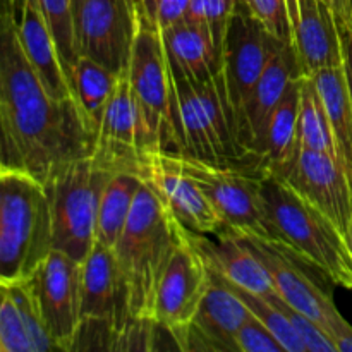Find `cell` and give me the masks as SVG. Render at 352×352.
<instances>
[{
  "mask_svg": "<svg viewBox=\"0 0 352 352\" xmlns=\"http://www.w3.org/2000/svg\"><path fill=\"white\" fill-rule=\"evenodd\" d=\"M58 351L26 282H0V352Z\"/></svg>",
  "mask_w": 352,
  "mask_h": 352,
  "instance_id": "603a6c76",
  "label": "cell"
},
{
  "mask_svg": "<svg viewBox=\"0 0 352 352\" xmlns=\"http://www.w3.org/2000/svg\"><path fill=\"white\" fill-rule=\"evenodd\" d=\"M261 198L270 239L333 284L352 289L351 251L336 223L274 175H261Z\"/></svg>",
  "mask_w": 352,
  "mask_h": 352,
  "instance_id": "3957f363",
  "label": "cell"
},
{
  "mask_svg": "<svg viewBox=\"0 0 352 352\" xmlns=\"http://www.w3.org/2000/svg\"><path fill=\"white\" fill-rule=\"evenodd\" d=\"M186 230L153 191L141 184L126 229L113 248L134 318L151 320L158 284Z\"/></svg>",
  "mask_w": 352,
  "mask_h": 352,
  "instance_id": "7a4b0ae2",
  "label": "cell"
},
{
  "mask_svg": "<svg viewBox=\"0 0 352 352\" xmlns=\"http://www.w3.org/2000/svg\"><path fill=\"white\" fill-rule=\"evenodd\" d=\"M234 351L239 352H285L274 333L253 315L244 322L234 337Z\"/></svg>",
  "mask_w": 352,
  "mask_h": 352,
  "instance_id": "836d02e7",
  "label": "cell"
},
{
  "mask_svg": "<svg viewBox=\"0 0 352 352\" xmlns=\"http://www.w3.org/2000/svg\"><path fill=\"white\" fill-rule=\"evenodd\" d=\"M289 43L294 48L302 76L323 67L342 65L336 14L325 0H285Z\"/></svg>",
  "mask_w": 352,
  "mask_h": 352,
  "instance_id": "d6986e66",
  "label": "cell"
},
{
  "mask_svg": "<svg viewBox=\"0 0 352 352\" xmlns=\"http://www.w3.org/2000/svg\"><path fill=\"white\" fill-rule=\"evenodd\" d=\"M96 134L78 102H58L24 52L12 2L0 0V168L47 182L93 153Z\"/></svg>",
  "mask_w": 352,
  "mask_h": 352,
  "instance_id": "6da1fadb",
  "label": "cell"
},
{
  "mask_svg": "<svg viewBox=\"0 0 352 352\" xmlns=\"http://www.w3.org/2000/svg\"><path fill=\"white\" fill-rule=\"evenodd\" d=\"M285 43L289 41L272 34L260 21L254 19L246 6L237 3L229 21L226 40H223L222 69L220 71H222L227 98L232 107L234 116H236L237 138H239L243 150L244 113H246L248 100L274 55Z\"/></svg>",
  "mask_w": 352,
  "mask_h": 352,
  "instance_id": "30bf717a",
  "label": "cell"
},
{
  "mask_svg": "<svg viewBox=\"0 0 352 352\" xmlns=\"http://www.w3.org/2000/svg\"><path fill=\"white\" fill-rule=\"evenodd\" d=\"M119 72L88 57H78L69 69V82L79 109L93 131L98 129L103 110L116 89Z\"/></svg>",
  "mask_w": 352,
  "mask_h": 352,
  "instance_id": "4316f807",
  "label": "cell"
},
{
  "mask_svg": "<svg viewBox=\"0 0 352 352\" xmlns=\"http://www.w3.org/2000/svg\"><path fill=\"white\" fill-rule=\"evenodd\" d=\"M332 7L337 17H346L349 14V0H325Z\"/></svg>",
  "mask_w": 352,
  "mask_h": 352,
  "instance_id": "74e56055",
  "label": "cell"
},
{
  "mask_svg": "<svg viewBox=\"0 0 352 352\" xmlns=\"http://www.w3.org/2000/svg\"><path fill=\"white\" fill-rule=\"evenodd\" d=\"M344 237H346V243H347V248H349V251H351V256H352V220H351L349 227H347L346 234H344Z\"/></svg>",
  "mask_w": 352,
  "mask_h": 352,
  "instance_id": "f35d334b",
  "label": "cell"
},
{
  "mask_svg": "<svg viewBox=\"0 0 352 352\" xmlns=\"http://www.w3.org/2000/svg\"><path fill=\"white\" fill-rule=\"evenodd\" d=\"M54 250L50 198L45 182L0 168V282H24Z\"/></svg>",
  "mask_w": 352,
  "mask_h": 352,
  "instance_id": "277c9868",
  "label": "cell"
},
{
  "mask_svg": "<svg viewBox=\"0 0 352 352\" xmlns=\"http://www.w3.org/2000/svg\"><path fill=\"white\" fill-rule=\"evenodd\" d=\"M237 3H239L237 0H191L188 9V19L208 28L219 47L222 48L229 21Z\"/></svg>",
  "mask_w": 352,
  "mask_h": 352,
  "instance_id": "d6a6232c",
  "label": "cell"
},
{
  "mask_svg": "<svg viewBox=\"0 0 352 352\" xmlns=\"http://www.w3.org/2000/svg\"><path fill=\"white\" fill-rule=\"evenodd\" d=\"M244 6L253 14L254 19L260 21L272 34L289 41V19L285 0H246Z\"/></svg>",
  "mask_w": 352,
  "mask_h": 352,
  "instance_id": "e575fe53",
  "label": "cell"
},
{
  "mask_svg": "<svg viewBox=\"0 0 352 352\" xmlns=\"http://www.w3.org/2000/svg\"><path fill=\"white\" fill-rule=\"evenodd\" d=\"M81 313L85 320H100L110 327L112 351H117L124 330L134 318L117 263L116 250L95 243L81 268Z\"/></svg>",
  "mask_w": 352,
  "mask_h": 352,
  "instance_id": "e0dca14e",
  "label": "cell"
},
{
  "mask_svg": "<svg viewBox=\"0 0 352 352\" xmlns=\"http://www.w3.org/2000/svg\"><path fill=\"white\" fill-rule=\"evenodd\" d=\"M133 174L153 191L186 229L212 236L226 227L198 184L172 167L162 151H141Z\"/></svg>",
  "mask_w": 352,
  "mask_h": 352,
  "instance_id": "9a60e30c",
  "label": "cell"
},
{
  "mask_svg": "<svg viewBox=\"0 0 352 352\" xmlns=\"http://www.w3.org/2000/svg\"><path fill=\"white\" fill-rule=\"evenodd\" d=\"M141 184L140 177L129 172H117L109 179L100 199L96 243L116 248L126 229Z\"/></svg>",
  "mask_w": 352,
  "mask_h": 352,
  "instance_id": "83f0119b",
  "label": "cell"
},
{
  "mask_svg": "<svg viewBox=\"0 0 352 352\" xmlns=\"http://www.w3.org/2000/svg\"><path fill=\"white\" fill-rule=\"evenodd\" d=\"M191 0H140L141 7L160 30L170 28L188 17Z\"/></svg>",
  "mask_w": 352,
  "mask_h": 352,
  "instance_id": "d590c367",
  "label": "cell"
},
{
  "mask_svg": "<svg viewBox=\"0 0 352 352\" xmlns=\"http://www.w3.org/2000/svg\"><path fill=\"white\" fill-rule=\"evenodd\" d=\"M337 30H339L340 48H342V67L346 72L347 86H349L352 100V0H349V14L346 17H337Z\"/></svg>",
  "mask_w": 352,
  "mask_h": 352,
  "instance_id": "8d00e7d4",
  "label": "cell"
},
{
  "mask_svg": "<svg viewBox=\"0 0 352 352\" xmlns=\"http://www.w3.org/2000/svg\"><path fill=\"white\" fill-rule=\"evenodd\" d=\"M251 316L243 299L210 270V284L195 320L174 337L181 351H234L237 330Z\"/></svg>",
  "mask_w": 352,
  "mask_h": 352,
  "instance_id": "ac0fdd59",
  "label": "cell"
},
{
  "mask_svg": "<svg viewBox=\"0 0 352 352\" xmlns=\"http://www.w3.org/2000/svg\"><path fill=\"white\" fill-rule=\"evenodd\" d=\"M272 175L285 182L346 234L352 220V184L339 158L298 148L291 160Z\"/></svg>",
  "mask_w": 352,
  "mask_h": 352,
  "instance_id": "4fadbf2b",
  "label": "cell"
},
{
  "mask_svg": "<svg viewBox=\"0 0 352 352\" xmlns=\"http://www.w3.org/2000/svg\"><path fill=\"white\" fill-rule=\"evenodd\" d=\"M127 72L146 127L150 150L182 153L177 98L164 36L140 0H136V33Z\"/></svg>",
  "mask_w": 352,
  "mask_h": 352,
  "instance_id": "8992f818",
  "label": "cell"
},
{
  "mask_svg": "<svg viewBox=\"0 0 352 352\" xmlns=\"http://www.w3.org/2000/svg\"><path fill=\"white\" fill-rule=\"evenodd\" d=\"M189 239L210 270L220 275L223 280L261 296L275 292L270 274L260 258L244 243L239 232L229 227H223L212 236L189 230Z\"/></svg>",
  "mask_w": 352,
  "mask_h": 352,
  "instance_id": "ffe728a7",
  "label": "cell"
},
{
  "mask_svg": "<svg viewBox=\"0 0 352 352\" xmlns=\"http://www.w3.org/2000/svg\"><path fill=\"white\" fill-rule=\"evenodd\" d=\"M278 309H280L282 315L291 322V325L294 327L296 333L301 339L302 346H305L306 352H337L336 344L330 340V337L327 336L322 330V327H318V323L313 322L311 318H308L306 315H302L301 311L292 308L291 305L284 301L280 298L277 291L270 292V294H265Z\"/></svg>",
  "mask_w": 352,
  "mask_h": 352,
  "instance_id": "1f68e13d",
  "label": "cell"
},
{
  "mask_svg": "<svg viewBox=\"0 0 352 352\" xmlns=\"http://www.w3.org/2000/svg\"><path fill=\"white\" fill-rule=\"evenodd\" d=\"M117 174L95 158L82 157L62 167L45 182L50 198L54 250L82 261L96 243L102 192Z\"/></svg>",
  "mask_w": 352,
  "mask_h": 352,
  "instance_id": "52a82bcc",
  "label": "cell"
},
{
  "mask_svg": "<svg viewBox=\"0 0 352 352\" xmlns=\"http://www.w3.org/2000/svg\"><path fill=\"white\" fill-rule=\"evenodd\" d=\"M329 116L337 157L352 184V100L342 65L323 67L309 74Z\"/></svg>",
  "mask_w": 352,
  "mask_h": 352,
  "instance_id": "484cf974",
  "label": "cell"
},
{
  "mask_svg": "<svg viewBox=\"0 0 352 352\" xmlns=\"http://www.w3.org/2000/svg\"><path fill=\"white\" fill-rule=\"evenodd\" d=\"M170 69L182 136L181 155L254 172L237 138L236 116L227 98L222 71L195 81L175 65L170 64Z\"/></svg>",
  "mask_w": 352,
  "mask_h": 352,
  "instance_id": "5b68a950",
  "label": "cell"
},
{
  "mask_svg": "<svg viewBox=\"0 0 352 352\" xmlns=\"http://www.w3.org/2000/svg\"><path fill=\"white\" fill-rule=\"evenodd\" d=\"M237 2H239V3H243V6H244V2H246V0H237Z\"/></svg>",
  "mask_w": 352,
  "mask_h": 352,
  "instance_id": "ab89813d",
  "label": "cell"
},
{
  "mask_svg": "<svg viewBox=\"0 0 352 352\" xmlns=\"http://www.w3.org/2000/svg\"><path fill=\"white\" fill-rule=\"evenodd\" d=\"M210 284V268L186 230L184 239L172 254L155 294L151 320L175 336L195 320Z\"/></svg>",
  "mask_w": 352,
  "mask_h": 352,
  "instance_id": "5bb4252c",
  "label": "cell"
},
{
  "mask_svg": "<svg viewBox=\"0 0 352 352\" xmlns=\"http://www.w3.org/2000/svg\"><path fill=\"white\" fill-rule=\"evenodd\" d=\"M40 6L47 17L62 65L69 78V69L78 58L74 47V26H72V0H40Z\"/></svg>",
  "mask_w": 352,
  "mask_h": 352,
  "instance_id": "4dcf8cb0",
  "label": "cell"
},
{
  "mask_svg": "<svg viewBox=\"0 0 352 352\" xmlns=\"http://www.w3.org/2000/svg\"><path fill=\"white\" fill-rule=\"evenodd\" d=\"M302 78V76H301ZM301 78L294 79L265 124L263 134L256 148L258 172L272 175L284 167L298 150V113Z\"/></svg>",
  "mask_w": 352,
  "mask_h": 352,
  "instance_id": "d4e9b609",
  "label": "cell"
},
{
  "mask_svg": "<svg viewBox=\"0 0 352 352\" xmlns=\"http://www.w3.org/2000/svg\"><path fill=\"white\" fill-rule=\"evenodd\" d=\"M81 268L82 261L52 250L40 268L24 280L58 351L72 349L82 323Z\"/></svg>",
  "mask_w": 352,
  "mask_h": 352,
  "instance_id": "7c38bea8",
  "label": "cell"
},
{
  "mask_svg": "<svg viewBox=\"0 0 352 352\" xmlns=\"http://www.w3.org/2000/svg\"><path fill=\"white\" fill-rule=\"evenodd\" d=\"M220 277V275H219ZM223 280V278H222ZM241 299H243L244 305L250 308L251 315L254 318L260 320L268 330L275 336V339L282 344L285 352H306L305 346H302L301 339L296 333L294 327L291 325L287 318L280 313V309L267 298V296L256 294V292L246 291V289L239 287V285H234L230 282L223 280Z\"/></svg>",
  "mask_w": 352,
  "mask_h": 352,
  "instance_id": "f546056e",
  "label": "cell"
},
{
  "mask_svg": "<svg viewBox=\"0 0 352 352\" xmlns=\"http://www.w3.org/2000/svg\"><path fill=\"white\" fill-rule=\"evenodd\" d=\"M301 76L302 71L298 57H296L294 48L291 47V43H285L274 55L270 64L267 65L263 74L260 76L258 82L254 85L253 93L248 100L246 113H244L243 146L256 172V148L261 140V134H263L265 124H267L268 117L272 116L275 107L285 96L292 81L301 78Z\"/></svg>",
  "mask_w": 352,
  "mask_h": 352,
  "instance_id": "7402d4cb",
  "label": "cell"
},
{
  "mask_svg": "<svg viewBox=\"0 0 352 352\" xmlns=\"http://www.w3.org/2000/svg\"><path fill=\"white\" fill-rule=\"evenodd\" d=\"M10 2H12L14 23L24 52L40 78L43 79L50 95L58 102H72V100L76 102L54 34L41 10L40 0H10Z\"/></svg>",
  "mask_w": 352,
  "mask_h": 352,
  "instance_id": "44dd1931",
  "label": "cell"
},
{
  "mask_svg": "<svg viewBox=\"0 0 352 352\" xmlns=\"http://www.w3.org/2000/svg\"><path fill=\"white\" fill-rule=\"evenodd\" d=\"M144 150H150L146 127L126 67L103 110L91 155L116 172L133 174Z\"/></svg>",
  "mask_w": 352,
  "mask_h": 352,
  "instance_id": "2e32d148",
  "label": "cell"
},
{
  "mask_svg": "<svg viewBox=\"0 0 352 352\" xmlns=\"http://www.w3.org/2000/svg\"><path fill=\"white\" fill-rule=\"evenodd\" d=\"M165 50L172 65L195 81H203L222 67V48L213 33L203 24L186 17L181 23L162 30Z\"/></svg>",
  "mask_w": 352,
  "mask_h": 352,
  "instance_id": "cb8c5ba5",
  "label": "cell"
},
{
  "mask_svg": "<svg viewBox=\"0 0 352 352\" xmlns=\"http://www.w3.org/2000/svg\"><path fill=\"white\" fill-rule=\"evenodd\" d=\"M78 57L100 62L113 72L129 65L136 33V0H72Z\"/></svg>",
  "mask_w": 352,
  "mask_h": 352,
  "instance_id": "8fae6325",
  "label": "cell"
},
{
  "mask_svg": "<svg viewBox=\"0 0 352 352\" xmlns=\"http://www.w3.org/2000/svg\"><path fill=\"white\" fill-rule=\"evenodd\" d=\"M270 274L275 291L287 305L322 327L337 352H352V327L339 313L333 299L299 267L298 256L267 237L241 234Z\"/></svg>",
  "mask_w": 352,
  "mask_h": 352,
  "instance_id": "9c48e42d",
  "label": "cell"
},
{
  "mask_svg": "<svg viewBox=\"0 0 352 352\" xmlns=\"http://www.w3.org/2000/svg\"><path fill=\"white\" fill-rule=\"evenodd\" d=\"M298 148L337 157L336 140L320 93L309 76L301 78L298 113ZM339 158V157H337ZM340 162V160H339Z\"/></svg>",
  "mask_w": 352,
  "mask_h": 352,
  "instance_id": "f1b7e54d",
  "label": "cell"
},
{
  "mask_svg": "<svg viewBox=\"0 0 352 352\" xmlns=\"http://www.w3.org/2000/svg\"><path fill=\"white\" fill-rule=\"evenodd\" d=\"M162 153L172 167L198 184L222 219L223 226L239 234L270 239L260 174L241 167L212 164L189 155Z\"/></svg>",
  "mask_w": 352,
  "mask_h": 352,
  "instance_id": "ba28073f",
  "label": "cell"
}]
</instances>
